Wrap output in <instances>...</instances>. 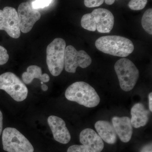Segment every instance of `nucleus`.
Returning a JSON list of instances; mask_svg holds the SVG:
<instances>
[{"instance_id":"21","label":"nucleus","mask_w":152,"mask_h":152,"mask_svg":"<svg viewBox=\"0 0 152 152\" xmlns=\"http://www.w3.org/2000/svg\"><path fill=\"white\" fill-rule=\"evenodd\" d=\"M104 1V0H84V4L87 7H95L102 4Z\"/></svg>"},{"instance_id":"4","label":"nucleus","mask_w":152,"mask_h":152,"mask_svg":"<svg viewBox=\"0 0 152 152\" xmlns=\"http://www.w3.org/2000/svg\"><path fill=\"white\" fill-rule=\"evenodd\" d=\"M114 68L121 88L127 92L132 90L140 76V72L134 64L129 59L123 58L117 61Z\"/></svg>"},{"instance_id":"15","label":"nucleus","mask_w":152,"mask_h":152,"mask_svg":"<svg viewBox=\"0 0 152 152\" xmlns=\"http://www.w3.org/2000/svg\"><path fill=\"white\" fill-rule=\"evenodd\" d=\"M95 128L99 135L104 141L109 144L115 143L117 134L110 123L107 121H98L95 124Z\"/></svg>"},{"instance_id":"11","label":"nucleus","mask_w":152,"mask_h":152,"mask_svg":"<svg viewBox=\"0 0 152 152\" xmlns=\"http://www.w3.org/2000/svg\"><path fill=\"white\" fill-rule=\"evenodd\" d=\"M48 121L54 138L56 141L63 144H67L70 142L71 139L70 134L62 119L56 116L51 115L48 118Z\"/></svg>"},{"instance_id":"27","label":"nucleus","mask_w":152,"mask_h":152,"mask_svg":"<svg viewBox=\"0 0 152 152\" xmlns=\"http://www.w3.org/2000/svg\"><path fill=\"white\" fill-rule=\"evenodd\" d=\"M42 88L43 91H48V86L47 85L44 84L43 83L42 85Z\"/></svg>"},{"instance_id":"1","label":"nucleus","mask_w":152,"mask_h":152,"mask_svg":"<svg viewBox=\"0 0 152 152\" xmlns=\"http://www.w3.org/2000/svg\"><path fill=\"white\" fill-rule=\"evenodd\" d=\"M95 46L104 53L123 58L128 56L134 50V44L130 40L119 36L101 37L96 40Z\"/></svg>"},{"instance_id":"12","label":"nucleus","mask_w":152,"mask_h":152,"mask_svg":"<svg viewBox=\"0 0 152 152\" xmlns=\"http://www.w3.org/2000/svg\"><path fill=\"white\" fill-rule=\"evenodd\" d=\"M80 140L89 152H101L103 150V141L92 129L88 128L82 131Z\"/></svg>"},{"instance_id":"24","label":"nucleus","mask_w":152,"mask_h":152,"mask_svg":"<svg viewBox=\"0 0 152 152\" xmlns=\"http://www.w3.org/2000/svg\"><path fill=\"white\" fill-rule=\"evenodd\" d=\"M3 114L1 111L0 110V135L2 132L3 129Z\"/></svg>"},{"instance_id":"13","label":"nucleus","mask_w":152,"mask_h":152,"mask_svg":"<svg viewBox=\"0 0 152 152\" xmlns=\"http://www.w3.org/2000/svg\"><path fill=\"white\" fill-rule=\"evenodd\" d=\"M113 126L120 140L124 142H128L132 138L133 126L131 119L128 117L115 116L112 119Z\"/></svg>"},{"instance_id":"14","label":"nucleus","mask_w":152,"mask_h":152,"mask_svg":"<svg viewBox=\"0 0 152 152\" xmlns=\"http://www.w3.org/2000/svg\"><path fill=\"white\" fill-rule=\"evenodd\" d=\"M131 122L135 128L144 126L149 120V112L146 109L144 105L140 103L136 104L131 109Z\"/></svg>"},{"instance_id":"20","label":"nucleus","mask_w":152,"mask_h":152,"mask_svg":"<svg viewBox=\"0 0 152 152\" xmlns=\"http://www.w3.org/2000/svg\"><path fill=\"white\" fill-rule=\"evenodd\" d=\"M9 56L7 50L4 47L0 45V65H3L7 62Z\"/></svg>"},{"instance_id":"8","label":"nucleus","mask_w":152,"mask_h":152,"mask_svg":"<svg viewBox=\"0 0 152 152\" xmlns=\"http://www.w3.org/2000/svg\"><path fill=\"white\" fill-rule=\"evenodd\" d=\"M91 63V58L84 50L77 51L72 45L66 47L64 67L68 72L75 73L78 67L85 69L89 66Z\"/></svg>"},{"instance_id":"16","label":"nucleus","mask_w":152,"mask_h":152,"mask_svg":"<svg viewBox=\"0 0 152 152\" xmlns=\"http://www.w3.org/2000/svg\"><path fill=\"white\" fill-rule=\"evenodd\" d=\"M35 78L39 79L41 82L47 83L50 80V77L47 74L42 73L40 67L36 65H31L28 67L27 72L22 75L23 81L26 84H29Z\"/></svg>"},{"instance_id":"3","label":"nucleus","mask_w":152,"mask_h":152,"mask_svg":"<svg viewBox=\"0 0 152 152\" xmlns=\"http://www.w3.org/2000/svg\"><path fill=\"white\" fill-rule=\"evenodd\" d=\"M82 27L91 31L96 30L99 33H108L113 28L114 17L107 9H95L91 13L85 14L81 20Z\"/></svg>"},{"instance_id":"22","label":"nucleus","mask_w":152,"mask_h":152,"mask_svg":"<svg viewBox=\"0 0 152 152\" xmlns=\"http://www.w3.org/2000/svg\"><path fill=\"white\" fill-rule=\"evenodd\" d=\"M67 152H89L83 145H73L69 147Z\"/></svg>"},{"instance_id":"10","label":"nucleus","mask_w":152,"mask_h":152,"mask_svg":"<svg viewBox=\"0 0 152 152\" xmlns=\"http://www.w3.org/2000/svg\"><path fill=\"white\" fill-rule=\"evenodd\" d=\"M19 26L23 33H27L31 30L35 23L40 19L39 11L33 9L28 2L20 4L18 8Z\"/></svg>"},{"instance_id":"26","label":"nucleus","mask_w":152,"mask_h":152,"mask_svg":"<svg viewBox=\"0 0 152 152\" xmlns=\"http://www.w3.org/2000/svg\"><path fill=\"white\" fill-rule=\"evenodd\" d=\"M115 0H104L105 2L108 5H111L113 4L115 2Z\"/></svg>"},{"instance_id":"18","label":"nucleus","mask_w":152,"mask_h":152,"mask_svg":"<svg viewBox=\"0 0 152 152\" xmlns=\"http://www.w3.org/2000/svg\"><path fill=\"white\" fill-rule=\"evenodd\" d=\"M147 2L148 0H131L128 5L133 10H140L145 7Z\"/></svg>"},{"instance_id":"23","label":"nucleus","mask_w":152,"mask_h":152,"mask_svg":"<svg viewBox=\"0 0 152 152\" xmlns=\"http://www.w3.org/2000/svg\"><path fill=\"white\" fill-rule=\"evenodd\" d=\"M152 143H150L142 147L140 152H152Z\"/></svg>"},{"instance_id":"9","label":"nucleus","mask_w":152,"mask_h":152,"mask_svg":"<svg viewBox=\"0 0 152 152\" xmlns=\"http://www.w3.org/2000/svg\"><path fill=\"white\" fill-rule=\"evenodd\" d=\"M0 30L5 31L14 39L20 37L21 33L18 15L15 9L7 7L0 10Z\"/></svg>"},{"instance_id":"7","label":"nucleus","mask_w":152,"mask_h":152,"mask_svg":"<svg viewBox=\"0 0 152 152\" xmlns=\"http://www.w3.org/2000/svg\"><path fill=\"white\" fill-rule=\"evenodd\" d=\"M0 89L5 91L17 102H22L27 97V88L18 77L10 72L0 75Z\"/></svg>"},{"instance_id":"25","label":"nucleus","mask_w":152,"mask_h":152,"mask_svg":"<svg viewBox=\"0 0 152 152\" xmlns=\"http://www.w3.org/2000/svg\"><path fill=\"white\" fill-rule=\"evenodd\" d=\"M149 98V107L150 110L152 112V93H150L148 96Z\"/></svg>"},{"instance_id":"17","label":"nucleus","mask_w":152,"mask_h":152,"mask_svg":"<svg viewBox=\"0 0 152 152\" xmlns=\"http://www.w3.org/2000/svg\"><path fill=\"white\" fill-rule=\"evenodd\" d=\"M142 26L145 31L150 35L152 34V10L148 9L142 17Z\"/></svg>"},{"instance_id":"5","label":"nucleus","mask_w":152,"mask_h":152,"mask_svg":"<svg viewBox=\"0 0 152 152\" xmlns=\"http://www.w3.org/2000/svg\"><path fill=\"white\" fill-rule=\"evenodd\" d=\"M65 41L61 38L55 39L47 48V64L52 75H59L64 67Z\"/></svg>"},{"instance_id":"19","label":"nucleus","mask_w":152,"mask_h":152,"mask_svg":"<svg viewBox=\"0 0 152 152\" xmlns=\"http://www.w3.org/2000/svg\"><path fill=\"white\" fill-rule=\"evenodd\" d=\"M53 0H34L31 3V7L33 9H43L48 7Z\"/></svg>"},{"instance_id":"6","label":"nucleus","mask_w":152,"mask_h":152,"mask_svg":"<svg viewBox=\"0 0 152 152\" xmlns=\"http://www.w3.org/2000/svg\"><path fill=\"white\" fill-rule=\"evenodd\" d=\"M3 149L8 152H34L32 145L15 128L4 129L2 134Z\"/></svg>"},{"instance_id":"2","label":"nucleus","mask_w":152,"mask_h":152,"mask_svg":"<svg viewBox=\"0 0 152 152\" xmlns=\"http://www.w3.org/2000/svg\"><path fill=\"white\" fill-rule=\"evenodd\" d=\"M66 98L88 108L99 104L100 99L94 88L84 82H77L70 85L65 92Z\"/></svg>"}]
</instances>
